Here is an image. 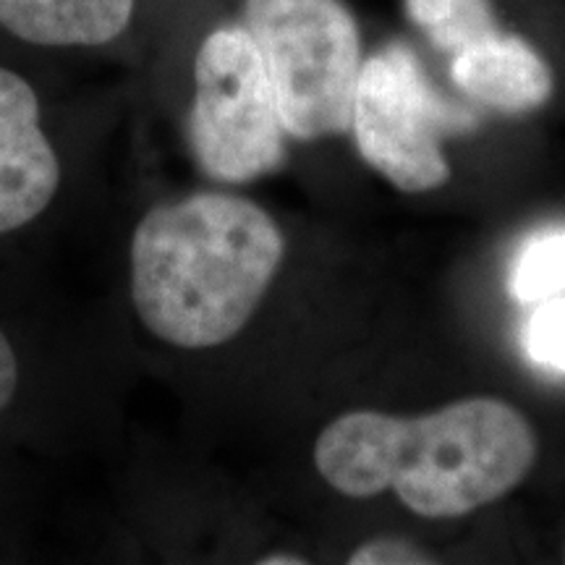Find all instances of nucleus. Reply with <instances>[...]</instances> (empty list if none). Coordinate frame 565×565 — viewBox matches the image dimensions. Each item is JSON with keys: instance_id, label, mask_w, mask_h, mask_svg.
<instances>
[{"instance_id": "1", "label": "nucleus", "mask_w": 565, "mask_h": 565, "mask_svg": "<svg viewBox=\"0 0 565 565\" xmlns=\"http://www.w3.org/2000/svg\"><path fill=\"white\" fill-rule=\"evenodd\" d=\"M286 254V233L249 196L215 189L162 196L129 231L126 312L162 356L217 351L249 328Z\"/></svg>"}, {"instance_id": "2", "label": "nucleus", "mask_w": 565, "mask_h": 565, "mask_svg": "<svg viewBox=\"0 0 565 565\" xmlns=\"http://www.w3.org/2000/svg\"><path fill=\"white\" fill-rule=\"evenodd\" d=\"M540 454L534 427L500 398H463L427 416L356 408L317 435V475L343 498L393 490L422 519H461L505 498Z\"/></svg>"}, {"instance_id": "3", "label": "nucleus", "mask_w": 565, "mask_h": 565, "mask_svg": "<svg viewBox=\"0 0 565 565\" xmlns=\"http://www.w3.org/2000/svg\"><path fill=\"white\" fill-rule=\"evenodd\" d=\"M246 32L263 53L288 139L351 131L362 34L343 0H244Z\"/></svg>"}, {"instance_id": "4", "label": "nucleus", "mask_w": 565, "mask_h": 565, "mask_svg": "<svg viewBox=\"0 0 565 565\" xmlns=\"http://www.w3.org/2000/svg\"><path fill=\"white\" fill-rule=\"evenodd\" d=\"M194 95L186 145L194 166L215 183H252L288 160V134L263 53L244 24L204 34L194 55Z\"/></svg>"}, {"instance_id": "5", "label": "nucleus", "mask_w": 565, "mask_h": 565, "mask_svg": "<svg viewBox=\"0 0 565 565\" xmlns=\"http://www.w3.org/2000/svg\"><path fill=\"white\" fill-rule=\"evenodd\" d=\"M477 129V116L440 97L406 45H387L362 63L351 134L372 171L406 194L440 189L450 179L440 141Z\"/></svg>"}, {"instance_id": "6", "label": "nucleus", "mask_w": 565, "mask_h": 565, "mask_svg": "<svg viewBox=\"0 0 565 565\" xmlns=\"http://www.w3.org/2000/svg\"><path fill=\"white\" fill-rule=\"evenodd\" d=\"M63 183L66 162L45 126L38 89L0 63V242L45 221Z\"/></svg>"}, {"instance_id": "7", "label": "nucleus", "mask_w": 565, "mask_h": 565, "mask_svg": "<svg viewBox=\"0 0 565 565\" xmlns=\"http://www.w3.org/2000/svg\"><path fill=\"white\" fill-rule=\"evenodd\" d=\"M450 76L466 97L505 116L540 110L555 89L547 61L526 40L503 32L458 51Z\"/></svg>"}, {"instance_id": "8", "label": "nucleus", "mask_w": 565, "mask_h": 565, "mask_svg": "<svg viewBox=\"0 0 565 565\" xmlns=\"http://www.w3.org/2000/svg\"><path fill=\"white\" fill-rule=\"evenodd\" d=\"M139 0H0V30L34 47H105L124 38Z\"/></svg>"}, {"instance_id": "9", "label": "nucleus", "mask_w": 565, "mask_h": 565, "mask_svg": "<svg viewBox=\"0 0 565 565\" xmlns=\"http://www.w3.org/2000/svg\"><path fill=\"white\" fill-rule=\"evenodd\" d=\"M406 13L437 51L450 55L500 32L490 0H406Z\"/></svg>"}, {"instance_id": "10", "label": "nucleus", "mask_w": 565, "mask_h": 565, "mask_svg": "<svg viewBox=\"0 0 565 565\" xmlns=\"http://www.w3.org/2000/svg\"><path fill=\"white\" fill-rule=\"evenodd\" d=\"M565 291V231L529 238L511 270V294L524 303L555 299Z\"/></svg>"}, {"instance_id": "11", "label": "nucleus", "mask_w": 565, "mask_h": 565, "mask_svg": "<svg viewBox=\"0 0 565 565\" xmlns=\"http://www.w3.org/2000/svg\"><path fill=\"white\" fill-rule=\"evenodd\" d=\"M524 351L534 364L565 372V301H540L524 330Z\"/></svg>"}, {"instance_id": "12", "label": "nucleus", "mask_w": 565, "mask_h": 565, "mask_svg": "<svg viewBox=\"0 0 565 565\" xmlns=\"http://www.w3.org/2000/svg\"><path fill=\"white\" fill-rule=\"evenodd\" d=\"M30 374L24 345L11 333L9 324L0 320V424L19 412L30 387Z\"/></svg>"}, {"instance_id": "13", "label": "nucleus", "mask_w": 565, "mask_h": 565, "mask_svg": "<svg viewBox=\"0 0 565 565\" xmlns=\"http://www.w3.org/2000/svg\"><path fill=\"white\" fill-rule=\"evenodd\" d=\"M351 565H416L433 563V557H424L419 547L408 545L395 536H377V540L364 542L349 555Z\"/></svg>"}, {"instance_id": "14", "label": "nucleus", "mask_w": 565, "mask_h": 565, "mask_svg": "<svg viewBox=\"0 0 565 565\" xmlns=\"http://www.w3.org/2000/svg\"><path fill=\"white\" fill-rule=\"evenodd\" d=\"M259 565H303L309 563L307 557H299L296 553H267L265 557H257Z\"/></svg>"}]
</instances>
